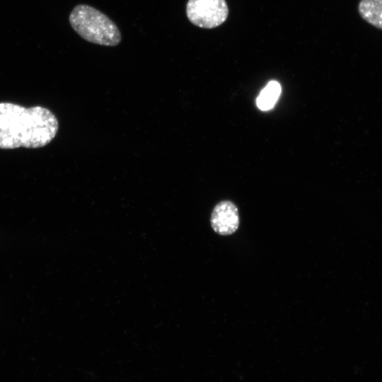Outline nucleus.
Instances as JSON below:
<instances>
[{
    "mask_svg": "<svg viewBox=\"0 0 382 382\" xmlns=\"http://www.w3.org/2000/svg\"><path fill=\"white\" fill-rule=\"evenodd\" d=\"M69 20L72 28L88 42L116 46L121 41V33L116 24L103 13L89 5L76 6Z\"/></svg>",
    "mask_w": 382,
    "mask_h": 382,
    "instance_id": "obj_2",
    "label": "nucleus"
},
{
    "mask_svg": "<svg viewBox=\"0 0 382 382\" xmlns=\"http://www.w3.org/2000/svg\"><path fill=\"white\" fill-rule=\"evenodd\" d=\"M281 91V86L278 81H269L257 98L258 108L264 111L272 108L280 96Z\"/></svg>",
    "mask_w": 382,
    "mask_h": 382,
    "instance_id": "obj_6",
    "label": "nucleus"
},
{
    "mask_svg": "<svg viewBox=\"0 0 382 382\" xmlns=\"http://www.w3.org/2000/svg\"><path fill=\"white\" fill-rule=\"evenodd\" d=\"M358 12L369 24L382 30V0H360Z\"/></svg>",
    "mask_w": 382,
    "mask_h": 382,
    "instance_id": "obj_5",
    "label": "nucleus"
},
{
    "mask_svg": "<svg viewBox=\"0 0 382 382\" xmlns=\"http://www.w3.org/2000/svg\"><path fill=\"white\" fill-rule=\"evenodd\" d=\"M58 129L57 117L46 108L0 103V149L42 147L53 140Z\"/></svg>",
    "mask_w": 382,
    "mask_h": 382,
    "instance_id": "obj_1",
    "label": "nucleus"
},
{
    "mask_svg": "<svg viewBox=\"0 0 382 382\" xmlns=\"http://www.w3.org/2000/svg\"><path fill=\"white\" fill-rule=\"evenodd\" d=\"M210 222L213 230L219 235L233 233L239 226L237 207L229 200L219 202L212 211Z\"/></svg>",
    "mask_w": 382,
    "mask_h": 382,
    "instance_id": "obj_4",
    "label": "nucleus"
},
{
    "mask_svg": "<svg viewBox=\"0 0 382 382\" xmlns=\"http://www.w3.org/2000/svg\"><path fill=\"white\" fill-rule=\"evenodd\" d=\"M186 15L195 25L214 28L227 19L228 8L225 0H188Z\"/></svg>",
    "mask_w": 382,
    "mask_h": 382,
    "instance_id": "obj_3",
    "label": "nucleus"
}]
</instances>
